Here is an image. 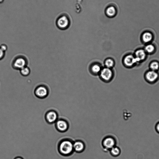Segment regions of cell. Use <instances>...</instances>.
I'll list each match as a JSON object with an SVG mask.
<instances>
[{"label": "cell", "mask_w": 159, "mask_h": 159, "mask_svg": "<svg viewBox=\"0 0 159 159\" xmlns=\"http://www.w3.org/2000/svg\"><path fill=\"white\" fill-rule=\"evenodd\" d=\"M144 49L146 52L148 54H151L155 51V48L154 45L150 44L146 46Z\"/></svg>", "instance_id": "cell-16"}, {"label": "cell", "mask_w": 159, "mask_h": 159, "mask_svg": "<svg viewBox=\"0 0 159 159\" xmlns=\"http://www.w3.org/2000/svg\"><path fill=\"white\" fill-rule=\"evenodd\" d=\"M73 149L75 152L77 153H80L84 150L85 148L84 144L81 141H75L73 144Z\"/></svg>", "instance_id": "cell-12"}, {"label": "cell", "mask_w": 159, "mask_h": 159, "mask_svg": "<svg viewBox=\"0 0 159 159\" xmlns=\"http://www.w3.org/2000/svg\"><path fill=\"white\" fill-rule=\"evenodd\" d=\"M0 48H1L2 51L5 52L7 49V47L6 45L3 44L0 46Z\"/></svg>", "instance_id": "cell-22"}, {"label": "cell", "mask_w": 159, "mask_h": 159, "mask_svg": "<svg viewBox=\"0 0 159 159\" xmlns=\"http://www.w3.org/2000/svg\"><path fill=\"white\" fill-rule=\"evenodd\" d=\"M102 144L105 148L110 149L116 145V141L115 139L110 137H106L103 140Z\"/></svg>", "instance_id": "cell-8"}, {"label": "cell", "mask_w": 159, "mask_h": 159, "mask_svg": "<svg viewBox=\"0 0 159 159\" xmlns=\"http://www.w3.org/2000/svg\"><path fill=\"white\" fill-rule=\"evenodd\" d=\"M20 70L21 74L24 76H28L30 72L29 68L27 66L24 67Z\"/></svg>", "instance_id": "cell-18"}, {"label": "cell", "mask_w": 159, "mask_h": 159, "mask_svg": "<svg viewBox=\"0 0 159 159\" xmlns=\"http://www.w3.org/2000/svg\"><path fill=\"white\" fill-rule=\"evenodd\" d=\"M158 73L152 70L147 71L145 75L146 79L149 83H155L158 79Z\"/></svg>", "instance_id": "cell-5"}, {"label": "cell", "mask_w": 159, "mask_h": 159, "mask_svg": "<svg viewBox=\"0 0 159 159\" xmlns=\"http://www.w3.org/2000/svg\"><path fill=\"white\" fill-rule=\"evenodd\" d=\"M34 94L36 96L40 99L46 98L49 95L48 89L43 86H40L37 87L35 91Z\"/></svg>", "instance_id": "cell-2"}, {"label": "cell", "mask_w": 159, "mask_h": 159, "mask_svg": "<svg viewBox=\"0 0 159 159\" xmlns=\"http://www.w3.org/2000/svg\"><path fill=\"white\" fill-rule=\"evenodd\" d=\"M135 57L139 60L140 62L146 59V53L144 50L143 49H139L136 50L134 54Z\"/></svg>", "instance_id": "cell-13"}, {"label": "cell", "mask_w": 159, "mask_h": 159, "mask_svg": "<svg viewBox=\"0 0 159 159\" xmlns=\"http://www.w3.org/2000/svg\"><path fill=\"white\" fill-rule=\"evenodd\" d=\"M4 0H0V3H2L4 1Z\"/></svg>", "instance_id": "cell-25"}, {"label": "cell", "mask_w": 159, "mask_h": 159, "mask_svg": "<svg viewBox=\"0 0 159 159\" xmlns=\"http://www.w3.org/2000/svg\"><path fill=\"white\" fill-rule=\"evenodd\" d=\"M113 76V72L110 69L105 68L102 70L100 72V76L105 81L110 80Z\"/></svg>", "instance_id": "cell-10"}, {"label": "cell", "mask_w": 159, "mask_h": 159, "mask_svg": "<svg viewBox=\"0 0 159 159\" xmlns=\"http://www.w3.org/2000/svg\"><path fill=\"white\" fill-rule=\"evenodd\" d=\"M27 63L26 60L23 57H20L16 58L14 61L13 66L14 68L20 70L26 66Z\"/></svg>", "instance_id": "cell-7"}, {"label": "cell", "mask_w": 159, "mask_h": 159, "mask_svg": "<svg viewBox=\"0 0 159 159\" xmlns=\"http://www.w3.org/2000/svg\"><path fill=\"white\" fill-rule=\"evenodd\" d=\"M5 55V52L0 48V60H2Z\"/></svg>", "instance_id": "cell-21"}, {"label": "cell", "mask_w": 159, "mask_h": 159, "mask_svg": "<svg viewBox=\"0 0 159 159\" xmlns=\"http://www.w3.org/2000/svg\"><path fill=\"white\" fill-rule=\"evenodd\" d=\"M14 159H24L23 158L20 157H17L15 158Z\"/></svg>", "instance_id": "cell-24"}, {"label": "cell", "mask_w": 159, "mask_h": 159, "mask_svg": "<svg viewBox=\"0 0 159 159\" xmlns=\"http://www.w3.org/2000/svg\"><path fill=\"white\" fill-rule=\"evenodd\" d=\"M153 36L151 32L145 31L142 34L141 40L142 43L147 44L151 42L153 40Z\"/></svg>", "instance_id": "cell-11"}, {"label": "cell", "mask_w": 159, "mask_h": 159, "mask_svg": "<svg viewBox=\"0 0 159 159\" xmlns=\"http://www.w3.org/2000/svg\"><path fill=\"white\" fill-rule=\"evenodd\" d=\"M69 23V20L65 16L58 18L57 21V25L58 28L63 29L67 27Z\"/></svg>", "instance_id": "cell-6"}, {"label": "cell", "mask_w": 159, "mask_h": 159, "mask_svg": "<svg viewBox=\"0 0 159 159\" xmlns=\"http://www.w3.org/2000/svg\"><path fill=\"white\" fill-rule=\"evenodd\" d=\"M55 123L56 129L60 132L66 131L69 128V125L68 122L63 119H58Z\"/></svg>", "instance_id": "cell-3"}, {"label": "cell", "mask_w": 159, "mask_h": 159, "mask_svg": "<svg viewBox=\"0 0 159 159\" xmlns=\"http://www.w3.org/2000/svg\"><path fill=\"white\" fill-rule=\"evenodd\" d=\"M123 61L125 65L129 67L133 66L134 64L137 63L135 57L131 54L125 56Z\"/></svg>", "instance_id": "cell-9"}, {"label": "cell", "mask_w": 159, "mask_h": 159, "mask_svg": "<svg viewBox=\"0 0 159 159\" xmlns=\"http://www.w3.org/2000/svg\"><path fill=\"white\" fill-rule=\"evenodd\" d=\"M106 13L107 14L110 16H113L116 13L115 8L113 6H110L107 8Z\"/></svg>", "instance_id": "cell-17"}, {"label": "cell", "mask_w": 159, "mask_h": 159, "mask_svg": "<svg viewBox=\"0 0 159 159\" xmlns=\"http://www.w3.org/2000/svg\"><path fill=\"white\" fill-rule=\"evenodd\" d=\"M155 129L156 132L159 134V122H158L156 124Z\"/></svg>", "instance_id": "cell-23"}, {"label": "cell", "mask_w": 159, "mask_h": 159, "mask_svg": "<svg viewBox=\"0 0 159 159\" xmlns=\"http://www.w3.org/2000/svg\"><path fill=\"white\" fill-rule=\"evenodd\" d=\"M46 119L47 122L49 124L55 123L58 119V116L56 111L53 110L48 112L46 115Z\"/></svg>", "instance_id": "cell-4"}, {"label": "cell", "mask_w": 159, "mask_h": 159, "mask_svg": "<svg viewBox=\"0 0 159 159\" xmlns=\"http://www.w3.org/2000/svg\"><path fill=\"white\" fill-rule=\"evenodd\" d=\"M149 69L155 71H158L159 70V63L155 61L151 63L149 65Z\"/></svg>", "instance_id": "cell-15"}, {"label": "cell", "mask_w": 159, "mask_h": 159, "mask_svg": "<svg viewBox=\"0 0 159 159\" xmlns=\"http://www.w3.org/2000/svg\"><path fill=\"white\" fill-rule=\"evenodd\" d=\"M111 154L114 157H117L120 155L121 153L120 149L118 147L114 146L110 150Z\"/></svg>", "instance_id": "cell-14"}, {"label": "cell", "mask_w": 159, "mask_h": 159, "mask_svg": "<svg viewBox=\"0 0 159 159\" xmlns=\"http://www.w3.org/2000/svg\"><path fill=\"white\" fill-rule=\"evenodd\" d=\"M58 149L62 155L65 156H69L73 152V144L69 140H64L60 142Z\"/></svg>", "instance_id": "cell-1"}, {"label": "cell", "mask_w": 159, "mask_h": 159, "mask_svg": "<svg viewBox=\"0 0 159 159\" xmlns=\"http://www.w3.org/2000/svg\"><path fill=\"white\" fill-rule=\"evenodd\" d=\"M114 61L111 59L107 60L105 62V64L106 68L110 69L113 67L114 65Z\"/></svg>", "instance_id": "cell-19"}, {"label": "cell", "mask_w": 159, "mask_h": 159, "mask_svg": "<svg viewBox=\"0 0 159 159\" xmlns=\"http://www.w3.org/2000/svg\"><path fill=\"white\" fill-rule=\"evenodd\" d=\"M91 70L94 73H98L101 72L102 69L100 66L98 64H95L92 67Z\"/></svg>", "instance_id": "cell-20"}]
</instances>
